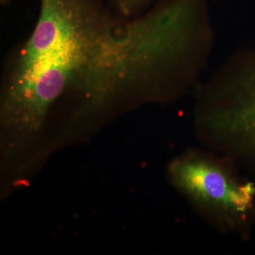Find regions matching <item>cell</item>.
<instances>
[{
	"label": "cell",
	"mask_w": 255,
	"mask_h": 255,
	"mask_svg": "<svg viewBox=\"0 0 255 255\" xmlns=\"http://www.w3.org/2000/svg\"><path fill=\"white\" fill-rule=\"evenodd\" d=\"M11 1V0H0V1H1V3L2 4H8V3H9V1Z\"/></svg>",
	"instance_id": "5b68a950"
},
{
	"label": "cell",
	"mask_w": 255,
	"mask_h": 255,
	"mask_svg": "<svg viewBox=\"0 0 255 255\" xmlns=\"http://www.w3.org/2000/svg\"><path fill=\"white\" fill-rule=\"evenodd\" d=\"M167 173L191 205L223 229L236 230L253 207V184L242 182L231 164L214 155L189 151L169 163Z\"/></svg>",
	"instance_id": "3957f363"
},
{
	"label": "cell",
	"mask_w": 255,
	"mask_h": 255,
	"mask_svg": "<svg viewBox=\"0 0 255 255\" xmlns=\"http://www.w3.org/2000/svg\"><path fill=\"white\" fill-rule=\"evenodd\" d=\"M127 58L121 18L107 0H39L35 27L10 60L0 97L4 155L23 153L62 99L73 97L70 124L127 107Z\"/></svg>",
	"instance_id": "6da1fadb"
},
{
	"label": "cell",
	"mask_w": 255,
	"mask_h": 255,
	"mask_svg": "<svg viewBox=\"0 0 255 255\" xmlns=\"http://www.w3.org/2000/svg\"><path fill=\"white\" fill-rule=\"evenodd\" d=\"M162 0H107L114 14L119 18L140 16Z\"/></svg>",
	"instance_id": "277c9868"
},
{
	"label": "cell",
	"mask_w": 255,
	"mask_h": 255,
	"mask_svg": "<svg viewBox=\"0 0 255 255\" xmlns=\"http://www.w3.org/2000/svg\"><path fill=\"white\" fill-rule=\"evenodd\" d=\"M198 123L208 141L255 153V49L230 55L197 90Z\"/></svg>",
	"instance_id": "7a4b0ae2"
}]
</instances>
